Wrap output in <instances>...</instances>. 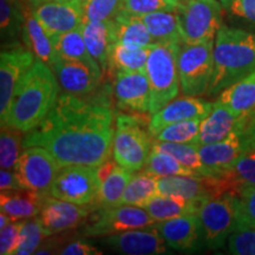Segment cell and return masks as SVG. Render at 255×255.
I'll return each mask as SVG.
<instances>
[{"instance_id":"obj_30","label":"cell","mask_w":255,"mask_h":255,"mask_svg":"<svg viewBox=\"0 0 255 255\" xmlns=\"http://www.w3.org/2000/svg\"><path fill=\"white\" fill-rule=\"evenodd\" d=\"M216 101L225 104L237 116L253 111L255 109V70L220 92Z\"/></svg>"},{"instance_id":"obj_25","label":"cell","mask_w":255,"mask_h":255,"mask_svg":"<svg viewBox=\"0 0 255 255\" xmlns=\"http://www.w3.org/2000/svg\"><path fill=\"white\" fill-rule=\"evenodd\" d=\"M83 36L85 44L96 62L100 64L103 73L108 72L109 66V52L115 41L114 21H84Z\"/></svg>"},{"instance_id":"obj_7","label":"cell","mask_w":255,"mask_h":255,"mask_svg":"<svg viewBox=\"0 0 255 255\" xmlns=\"http://www.w3.org/2000/svg\"><path fill=\"white\" fill-rule=\"evenodd\" d=\"M177 12L186 44L215 40L223 25V7L220 0H184Z\"/></svg>"},{"instance_id":"obj_2","label":"cell","mask_w":255,"mask_h":255,"mask_svg":"<svg viewBox=\"0 0 255 255\" xmlns=\"http://www.w3.org/2000/svg\"><path fill=\"white\" fill-rule=\"evenodd\" d=\"M59 87L53 70L37 59L15 88L6 124L23 132L31 131L52 109Z\"/></svg>"},{"instance_id":"obj_34","label":"cell","mask_w":255,"mask_h":255,"mask_svg":"<svg viewBox=\"0 0 255 255\" xmlns=\"http://www.w3.org/2000/svg\"><path fill=\"white\" fill-rule=\"evenodd\" d=\"M132 176L131 171L117 164L109 176L107 177V180L101 183L98 197L94 208L97 209L102 207L120 206V201L122 199L124 190Z\"/></svg>"},{"instance_id":"obj_37","label":"cell","mask_w":255,"mask_h":255,"mask_svg":"<svg viewBox=\"0 0 255 255\" xmlns=\"http://www.w3.org/2000/svg\"><path fill=\"white\" fill-rule=\"evenodd\" d=\"M141 171L156 177L176 176V175H188V176H199L195 171L183 165L167 152L157 151L151 149L145 165Z\"/></svg>"},{"instance_id":"obj_41","label":"cell","mask_w":255,"mask_h":255,"mask_svg":"<svg viewBox=\"0 0 255 255\" xmlns=\"http://www.w3.org/2000/svg\"><path fill=\"white\" fill-rule=\"evenodd\" d=\"M238 231L255 229V186L246 187L235 195Z\"/></svg>"},{"instance_id":"obj_4","label":"cell","mask_w":255,"mask_h":255,"mask_svg":"<svg viewBox=\"0 0 255 255\" xmlns=\"http://www.w3.org/2000/svg\"><path fill=\"white\" fill-rule=\"evenodd\" d=\"M181 45L175 43L151 45L145 71L150 87V115L174 101L181 90L177 66Z\"/></svg>"},{"instance_id":"obj_52","label":"cell","mask_w":255,"mask_h":255,"mask_svg":"<svg viewBox=\"0 0 255 255\" xmlns=\"http://www.w3.org/2000/svg\"><path fill=\"white\" fill-rule=\"evenodd\" d=\"M23 1L27 2V4H30L31 6H37L43 4V2L45 1H49V0H23Z\"/></svg>"},{"instance_id":"obj_48","label":"cell","mask_w":255,"mask_h":255,"mask_svg":"<svg viewBox=\"0 0 255 255\" xmlns=\"http://www.w3.org/2000/svg\"><path fill=\"white\" fill-rule=\"evenodd\" d=\"M240 124L246 139L247 148L255 146V109L250 114L240 116Z\"/></svg>"},{"instance_id":"obj_12","label":"cell","mask_w":255,"mask_h":255,"mask_svg":"<svg viewBox=\"0 0 255 255\" xmlns=\"http://www.w3.org/2000/svg\"><path fill=\"white\" fill-rule=\"evenodd\" d=\"M62 169L50 151L41 146H27L19 156L14 173L25 189L46 195Z\"/></svg>"},{"instance_id":"obj_40","label":"cell","mask_w":255,"mask_h":255,"mask_svg":"<svg viewBox=\"0 0 255 255\" xmlns=\"http://www.w3.org/2000/svg\"><path fill=\"white\" fill-rule=\"evenodd\" d=\"M46 238L44 229L41 227L39 216L23 220L20 232V242L15 250V255L34 254Z\"/></svg>"},{"instance_id":"obj_14","label":"cell","mask_w":255,"mask_h":255,"mask_svg":"<svg viewBox=\"0 0 255 255\" xmlns=\"http://www.w3.org/2000/svg\"><path fill=\"white\" fill-rule=\"evenodd\" d=\"M101 242L124 255H158L169 253L167 242L154 226L107 235Z\"/></svg>"},{"instance_id":"obj_38","label":"cell","mask_w":255,"mask_h":255,"mask_svg":"<svg viewBox=\"0 0 255 255\" xmlns=\"http://www.w3.org/2000/svg\"><path fill=\"white\" fill-rule=\"evenodd\" d=\"M24 132L21 130L7 126H1L0 133V165L2 169L14 170L19 156L21 154V146L24 142Z\"/></svg>"},{"instance_id":"obj_1","label":"cell","mask_w":255,"mask_h":255,"mask_svg":"<svg viewBox=\"0 0 255 255\" xmlns=\"http://www.w3.org/2000/svg\"><path fill=\"white\" fill-rule=\"evenodd\" d=\"M114 111L107 91L60 94L45 119L26 132L23 148L41 146L62 165L100 167L113 154Z\"/></svg>"},{"instance_id":"obj_22","label":"cell","mask_w":255,"mask_h":255,"mask_svg":"<svg viewBox=\"0 0 255 255\" xmlns=\"http://www.w3.org/2000/svg\"><path fill=\"white\" fill-rule=\"evenodd\" d=\"M158 195L176 197L194 203L200 208L208 200L214 199L207 177L176 175L158 178Z\"/></svg>"},{"instance_id":"obj_44","label":"cell","mask_w":255,"mask_h":255,"mask_svg":"<svg viewBox=\"0 0 255 255\" xmlns=\"http://www.w3.org/2000/svg\"><path fill=\"white\" fill-rule=\"evenodd\" d=\"M232 20L255 31V0H220Z\"/></svg>"},{"instance_id":"obj_9","label":"cell","mask_w":255,"mask_h":255,"mask_svg":"<svg viewBox=\"0 0 255 255\" xmlns=\"http://www.w3.org/2000/svg\"><path fill=\"white\" fill-rule=\"evenodd\" d=\"M202 228L205 248L220 250L238 231L237 205L234 195H223L208 200L196 213Z\"/></svg>"},{"instance_id":"obj_55","label":"cell","mask_w":255,"mask_h":255,"mask_svg":"<svg viewBox=\"0 0 255 255\" xmlns=\"http://www.w3.org/2000/svg\"><path fill=\"white\" fill-rule=\"evenodd\" d=\"M180 1H181V2H183V1H184V0H180Z\"/></svg>"},{"instance_id":"obj_53","label":"cell","mask_w":255,"mask_h":255,"mask_svg":"<svg viewBox=\"0 0 255 255\" xmlns=\"http://www.w3.org/2000/svg\"><path fill=\"white\" fill-rule=\"evenodd\" d=\"M73 2H75V4L77 5L78 7L82 9V12H83V8H84L85 4H87V2H88V0H73Z\"/></svg>"},{"instance_id":"obj_50","label":"cell","mask_w":255,"mask_h":255,"mask_svg":"<svg viewBox=\"0 0 255 255\" xmlns=\"http://www.w3.org/2000/svg\"><path fill=\"white\" fill-rule=\"evenodd\" d=\"M117 165V162L114 159H108L107 162H104L103 164H101L100 167H97V176L100 182H104L107 180V177L111 174V171L114 170V168Z\"/></svg>"},{"instance_id":"obj_32","label":"cell","mask_w":255,"mask_h":255,"mask_svg":"<svg viewBox=\"0 0 255 255\" xmlns=\"http://www.w3.org/2000/svg\"><path fill=\"white\" fill-rule=\"evenodd\" d=\"M82 26L76 28V30L66 32V33L51 37L57 53H58L60 58L79 60V62L85 63L96 71L103 73L100 64L92 58L90 52H89L84 36H83Z\"/></svg>"},{"instance_id":"obj_47","label":"cell","mask_w":255,"mask_h":255,"mask_svg":"<svg viewBox=\"0 0 255 255\" xmlns=\"http://www.w3.org/2000/svg\"><path fill=\"white\" fill-rule=\"evenodd\" d=\"M59 254L63 255H100L102 252L92 246L90 242H87L85 240H77L70 242L65 247L60 250Z\"/></svg>"},{"instance_id":"obj_54","label":"cell","mask_w":255,"mask_h":255,"mask_svg":"<svg viewBox=\"0 0 255 255\" xmlns=\"http://www.w3.org/2000/svg\"><path fill=\"white\" fill-rule=\"evenodd\" d=\"M53 1H60V2H73V0H53Z\"/></svg>"},{"instance_id":"obj_46","label":"cell","mask_w":255,"mask_h":255,"mask_svg":"<svg viewBox=\"0 0 255 255\" xmlns=\"http://www.w3.org/2000/svg\"><path fill=\"white\" fill-rule=\"evenodd\" d=\"M21 226H23V220H19V221H11L6 227L1 228V232H0V254H14L15 250L19 246V242H20Z\"/></svg>"},{"instance_id":"obj_51","label":"cell","mask_w":255,"mask_h":255,"mask_svg":"<svg viewBox=\"0 0 255 255\" xmlns=\"http://www.w3.org/2000/svg\"><path fill=\"white\" fill-rule=\"evenodd\" d=\"M9 222H11V219H9V216L6 214V213L1 212V214H0V228L6 227V226H7Z\"/></svg>"},{"instance_id":"obj_29","label":"cell","mask_w":255,"mask_h":255,"mask_svg":"<svg viewBox=\"0 0 255 255\" xmlns=\"http://www.w3.org/2000/svg\"><path fill=\"white\" fill-rule=\"evenodd\" d=\"M150 46L133 47L127 46L121 43H114L109 52V66L108 72L114 76L119 73L130 72H144L146 71V62H148Z\"/></svg>"},{"instance_id":"obj_27","label":"cell","mask_w":255,"mask_h":255,"mask_svg":"<svg viewBox=\"0 0 255 255\" xmlns=\"http://www.w3.org/2000/svg\"><path fill=\"white\" fill-rule=\"evenodd\" d=\"M113 21L116 43L133 47H146L155 44L148 27L138 15L128 13L122 9Z\"/></svg>"},{"instance_id":"obj_11","label":"cell","mask_w":255,"mask_h":255,"mask_svg":"<svg viewBox=\"0 0 255 255\" xmlns=\"http://www.w3.org/2000/svg\"><path fill=\"white\" fill-rule=\"evenodd\" d=\"M37 58L23 43L1 46L0 53V122L6 124L18 83L32 68Z\"/></svg>"},{"instance_id":"obj_18","label":"cell","mask_w":255,"mask_h":255,"mask_svg":"<svg viewBox=\"0 0 255 255\" xmlns=\"http://www.w3.org/2000/svg\"><path fill=\"white\" fill-rule=\"evenodd\" d=\"M115 100L121 110L146 114L150 103V87L144 72L119 73L115 76Z\"/></svg>"},{"instance_id":"obj_10","label":"cell","mask_w":255,"mask_h":255,"mask_svg":"<svg viewBox=\"0 0 255 255\" xmlns=\"http://www.w3.org/2000/svg\"><path fill=\"white\" fill-rule=\"evenodd\" d=\"M100 187L97 167L66 165L60 169L46 195L79 206L94 207Z\"/></svg>"},{"instance_id":"obj_17","label":"cell","mask_w":255,"mask_h":255,"mask_svg":"<svg viewBox=\"0 0 255 255\" xmlns=\"http://www.w3.org/2000/svg\"><path fill=\"white\" fill-rule=\"evenodd\" d=\"M155 227L161 233L168 246L175 251L196 252L205 248L202 228L196 214L157 222Z\"/></svg>"},{"instance_id":"obj_33","label":"cell","mask_w":255,"mask_h":255,"mask_svg":"<svg viewBox=\"0 0 255 255\" xmlns=\"http://www.w3.org/2000/svg\"><path fill=\"white\" fill-rule=\"evenodd\" d=\"M142 208H144L156 222H162L180 216L196 214L199 207L176 197L157 195L152 197Z\"/></svg>"},{"instance_id":"obj_13","label":"cell","mask_w":255,"mask_h":255,"mask_svg":"<svg viewBox=\"0 0 255 255\" xmlns=\"http://www.w3.org/2000/svg\"><path fill=\"white\" fill-rule=\"evenodd\" d=\"M92 210H95L92 206H79L46 195L38 216L46 237H53L78 228Z\"/></svg>"},{"instance_id":"obj_3","label":"cell","mask_w":255,"mask_h":255,"mask_svg":"<svg viewBox=\"0 0 255 255\" xmlns=\"http://www.w3.org/2000/svg\"><path fill=\"white\" fill-rule=\"evenodd\" d=\"M214 69L207 95H219L255 70V32L223 24L214 40Z\"/></svg>"},{"instance_id":"obj_36","label":"cell","mask_w":255,"mask_h":255,"mask_svg":"<svg viewBox=\"0 0 255 255\" xmlns=\"http://www.w3.org/2000/svg\"><path fill=\"white\" fill-rule=\"evenodd\" d=\"M152 149L157 151L167 152L173 157L181 162L183 165L190 168L199 176L210 177L209 171L207 170L205 164L201 161L199 154V145L195 143H174V142H161L154 139Z\"/></svg>"},{"instance_id":"obj_42","label":"cell","mask_w":255,"mask_h":255,"mask_svg":"<svg viewBox=\"0 0 255 255\" xmlns=\"http://www.w3.org/2000/svg\"><path fill=\"white\" fill-rule=\"evenodd\" d=\"M123 0H88L83 8L84 21L113 20L122 11Z\"/></svg>"},{"instance_id":"obj_23","label":"cell","mask_w":255,"mask_h":255,"mask_svg":"<svg viewBox=\"0 0 255 255\" xmlns=\"http://www.w3.org/2000/svg\"><path fill=\"white\" fill-rule=\"evenodd\" d=\"M24 32L23 43L30 49L37 59L47 64L51 69L55 65L60 57L57 53L52 38L41 26L38 19L33 13V8L30 4L24 1Z\"/></svg>"},{"instance_id":"obj_6","label":"cell","mask_w":255,"mask_h":255,"mask_svg":"<svg viewBox=\"0 0 255 255\" xmlns=\"http://www.w3.org/2000/svg\"><path fill=\"white\" fill-rule=\"evenodd\" d=\"M214 40L181 45L177 66L181 91L184 96L199 97L207 94L214 69Z\"/></svg>"},{"instance_id":"obj_49","label":"cell","mask_w":255,"mask_h":255,"mask_svg":"<svg viewBox=\"0 0 255 255\" xmlns=\"http://www.w3.org/2000/svg\"><path fill=\"white\" fill-rule=\"evenodd\" d=\"M0 189H1V191H8L20 190L25 189V188L20 183L14 170L1 168V170H0Z\"/></svg>"},{"instance_id":"obj_35","label":"cell","mask_w":255,"mask_h":255,"mask_svg":"<svg viewBox=\"0 0 255 255\" xmlns=\"http://www.w3.org/2000/svg\"><path fill=\"white\" fill-rule=\"evenodd\" d=\"M158 195V177L146 173L133 175L124 190L120 206L143 207Z\"/></svg>"},{"instance_id":"obj_24","label":"cell","mask_w":255,"mask_h":255,"mask_svg":"<svg viewBox=\"0 0 255 255\" xmlns=\"http://www.w3.org/2000/svg\"><path fill=\"white\" fill-rule=\"evenodd\" d=\"M240 116L233 114L225 104L215 101L213 110L201 121L197 145L212 144L227 138L237 129Z\"/></svg>"},{"instance_id":"obj_15","label":"cell","mask_w":255,"mask_h":255,"mask_svg":"<svg viewBox=\"0 0 255 255\" xmlns=\"http://www.w3.org/2000/svg\"><path fill=\"white\" fill-rule=\"evenodd\" d=\"M247 143L239 120L237 129L222 141L212 144L199 145L201 161L209 171L210 177L227 171L235 161L247 150Z\"/></svg>"},{"instance_id":"obj_28","label":"cell","mask_w":255,"mask_h":255,"mask_svg":"<svg viewBox=\"0 0 255 255\" xmlns=\"http://www.w3.org/2000/svg\"><path fill=\"white\" fill-rule=\"evenodd\" d=\"M155 44H183L180 17L176 11H158L142 15Z\"/></svg>"},{"instance_id":"obj_5","label":"cell","mask_w":255,"mask_h":255,"mask_svg":"<svg viewBox=\"0 0 255 255\" xmlns=\"http://www.w3.org/2000/svg\"><path fill=\"white\" fill-rule=\"evenodd\" d=\"M143 114H119L114 136L113 156L117 164L131 173L141 171L152 149L149 121Z\"/></svg>"},{"instance_id":"obj_16","label":"cell","mask_w":255,"mask_h":255,"mask_svg":"<svg viewBox=\"0 0 255 255\" xmlns=\"http://www.w3.org/2000/svg\"><path fill=\"white\" fill-rule=\"evenodd\" d=\"M213 104L193 96L171 101L157 113L152 114L149 121V132L152 138L170 124L186 120H205L212 113Z\"/></svg>"},{"instance_id":"obj_26","label":"cell","mask_w":255,"mask_h":255,"mask_svg":"<svg viewBox=\"0 0 255 255\" xmlns=\"http://www.w3.org/2000/svg\"><path fill=\"white\" fill-rule=\"evenodd\" d=\"M45 196L30 189L1 191L0 208L11 221L30 219L39 214Z\"/></svg>"},{"instance_id":"obj_20","label":"cell","mask_w":255,"mask_h":255,"mask_svg":"<svg viewBox=\"0 0 255 255\" xmlns=\"http://www.w3.org/2000/svg\"><path fill=\"white\" fill-rule=\"evenodd\" d=\"M60 88L72 95H89L100 87L103 73L79 60L59 58L52 66Z\"/></svg>"},{"instance_id":"obj_8","label":"cell","mask_w":255,"mask_h":255,"mask_svg":"<svg viewBox=\"0 0 255 255\" xmlns=\"http://www.w3.org/2000/svg\"><path fill=\"white\" fill-rule=\"evenodd\" d=\"M85 222L82 234L95 238L150 227L156 221L142 207L117 206L92 210Z\"/></svg>"},{"instance_id":"obj_19","label":"cell","mask_w":255,"mask_h":255,"mask_svg":"<svg viewBox=\"0 0 255 255\" xmlns=\"http://www.w3.org/2000/svg\"><path fill=\"white\" fill-rule=\"evenodd\" d=\"M33 13L50 37L66 33L84 23L82 9L75 2L49 1L32 6Z\"/></svg>"},{"instance_id":"obj_39","label":"cell","mask_w":255,"mask_h":255,"mask_svg":"<svg viewBox=\"0 0 255 255\" xmlns=\"http://www.w3.org/2000/svg\"><path fill=\"white\" fill-rule=\"evenodd\" d=\"M202 120H186L170 124L155 136L156 141L174 143H195L197 144L200 126Z\"/></svg>"},{"instance_id":"obj_31","label":"cell","mask_w":255,"mask_h":255,"mask_svg":"<svg viewBox=\"0 0 255 255\" xmlns=\"http://www.w3.org/2000/svg\"><path fill=\"white\" fill-rule=\"evenodd\" d=\"M24 21L23 0H0L1 46L23 43Z\"/></svg>"},{"instance_id":"obj_43","label":"cell","mask_w":255,"mask_h":255,"mask_svg":"<svg viewBox=\"0 0 255 255\" xmlns=\"http://www.w3.org/2000/svg\"><path fill=\"white\" fill-rule=\"evenodd\" d=\"M180 0H123L122 9L138 17L158 11H178Z\"/></svg>"},{"instance_id":"obj_21","label":"cell","mask_w":255,"mask_h":255,"mask_svg":"<svg viewBox=\"0 0 255 255\" xmlns=\"http://www.w3.org/2000/svg\"><path fill=\"white\" fill-rule=\"evenodd\" d=\"M215 197L238 195L241 189L255 186V146L248 148L227 171L209 177Z\"/></svg>"},{"instance_id":"obj_45","label":"cell","mask_w":255,"mask_h":255,"mask_svg":"<svg viewBox=\"0 0 255 255\" xmlns=\"http://www.w3.org/2000/svg\"><path fill=\"white\" fill-rule=\"evenodd\" d=\"M228 252L237 255H255V229L237 231L227 241Z\"/></svg>"}]
</instances>
